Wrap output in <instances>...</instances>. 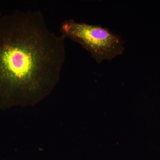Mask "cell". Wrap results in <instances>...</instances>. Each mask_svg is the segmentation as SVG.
Returning a JSON list of instances; mask_svg holds the SVG:
<instances>
[{
    "instance_id": "obj_1",
    "label": "cell",
    "mask_w": 160,
    "mask_h": 160,
    "mask_svg": "<svg viewBox=\"0 0 160 160\" xmlns=\"http://www.w3.org/2000/svg\"><path fill=\"white\" fill-rule=\"evenodd\" d=\"M66 37L50 30L42 12L0 15V106H33L59 82Z\"/></svg>"
},
{
    "instance_id": "obj_2",
    "label": "cell",
    "mask_w": 160,
    "mask_h": 160,
    "mask_svg": "<svg viewBox=\"0 0 160 160\" xmlns=\"http://www.w3.org/2000/svg\"><path fill=\"white\" fill-rule=\"evenodd\" d=\"M60 31L66 38L80 44L98 63L114 59L125 49L120 36L101 25L66 20L61 24Z\"/></svg>"
}]
</instances>
